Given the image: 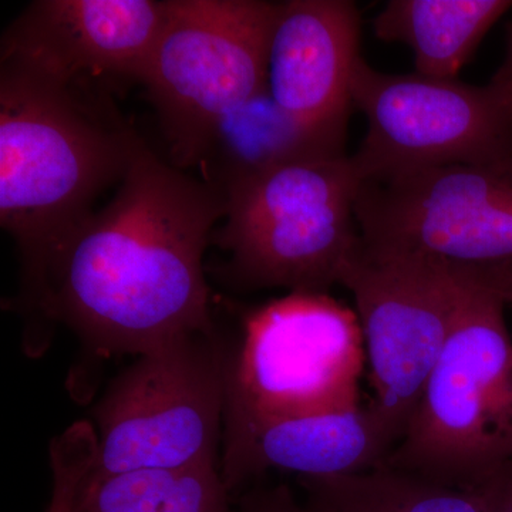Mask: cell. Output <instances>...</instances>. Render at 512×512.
Segmentation results:
<instances>
[{
  "label": "cell",
  "mask_w": 512,
  "mask_h": 512,
  "mask_svg": "<svg viewBox=\"0 0 512 512\" xmlns=\"http://www.w3.org/2000/svg\"><path fill=\"white\" fill-rule=\"evenodd\" d=\"M396 446L369 406L224 429L220 471L229 493L269 470L298 478L348 476L382 466Z\"/></svg>",
  "instance_id": "4fadbf2b"
},
{
  "label": "cell",
  "mask_w": 512,
  "mask_h": 512,
  "mask_svg": "<svg viewBox=\"0 0 512 512\" xmlns=\"http://www.w3.org/2000/svg\"><path fill=\"white\" fill-rule=\"evenodd\" d=\"M234 349L217 326L138 355L94 406V474L218 464Z\"/></svg>",
  "instance_id": "5b68a950"
},
{
  "label": "cell",
  "mask_w": 512,
  "mask_h": 512,
  "mask_svg": "<svg viewBox=\"0 0 512 512\" xmlns=\"http://www.w3.org/2000/svg\"><path fill=\"white\" fill-rule=\"evenodd\" d=\"M453 328L402 439L380 467L473 490L512 460V338L507 302L461 265Z\"/></svg>",
  "instance_id": "3957f363"
},
{
  "label": "cell",
  "mask_w": 512,
  "mask_h": 512,
  "mask_svg": "<svg viewBox=\"0 0 512 512\" xmlns=\"http://www.w3.org/2000/svg\"><path fill=\"white\" fill-rule=\"evenodd\" d=\"M224 429L362 406L366 350L356 311L329 293L291 292L242 316Z\"/></svg>",
  "instance_id": "8992f818"
},
{
  "label": "cell",
  "mask_w": 512,
  "mask_h": 512,
  "mask_svg": "<svg viewBox=\"0 0 512 512\" xmlns=\"http://www.w3.org/2000/svg\"><path fill=\"white\" fill-rule=\"evenodd\" d=\"M463 284L461 265L362 239L340 275L365 339L373 389L367 406L396 444L446 345Z\"/></svg>",
  "instance_id": "ba28073f"
},
{
  "label": "cell",
  "mask_w": 512,
  "mask_h": 512,
  "mask_svg": "<svg viewBox=\"0 0 512 512\" xmlns=\"http://www.w3.org/2000/svg\"><path fill=\"white\" fill-rule=\"evenodd\" d=\"M227 197L143 143L113 200L90 212L22 274L30 356L64 325L97 357L143 355L214 328L204 254Z\"/></svg>",
  "instance_id": "6da1fadb"
},
{
  "label": "cell",
  "mask_w": 512,
  "mask_h": 512,
  "mask_svg": "<svg viewBox=\"0 0 512 512\" xmlns=\"http://www.w3.org/2000/svg\"><path fill=\"white\" fill-rule=\"evenodd\" d=\"M237 512H319L311 504L299 503L288 485L255 488L241 498Z\"/></svg>",
  "instance_id": "d6986e66"
},
{
  "label": "cell",
  "mask_w": 512,
  "mask_h": 512,
  "mask_svg": "<svg viewBox=\"0 0 512 512\" xmlns=\"http://www.w3.org/2000/svg\"><path fill=\"white\" fill-rule=\"evenodd\" d=\"M355 109L367 131L353 154L360 177L480 164L512 154V109L493 83L377 72L360 59L353 76Z\"/></svg>",
  "instance_id": "30bf717a"
},
{
  "label": "cell",
  "mask_w": 512,
  "mask_h": 512,
  "mask_svg": "<svg viewBox=\"0 0 512 512\" xmlns=\"http://www.w3.org/2000/svg\"><path fill=\"white\" fill-rule=\"evenodd\" d=\"M319 512H485L476 490L377 467L348 476L298 478Z\"/></svg>",
  "instance_id": "e0dca14e"
},
{
  "label": "cell",
  "mask_w": 512,
  "mask_h": 512,
  "mask_svg": "<svg viewBox=\"0 0 512 512\" xmlns=\"http://www.w3.org/2000/svg\"><path fill=\"white\" fill-rule=\"evenodd\" d=\"M473 490L480 494L485 512H512V460L494 470Z\"/></svg>",
  "instance_id": "ffe728a7"
},
{
  "label": "cell",
  "mask_w": 512,
  "mask_h": 512,
  "mask_svg": "<svg viewBox=\"0 0 512 512\" xmlns=\"http://www.w3.org/2000/svg\"><path fill=\"white\" fill-rule=\"evenodd\" d=\"M363 244L457 265L512 262V154L363 178Z\"/></svg>",
  "instance_id": "9c48e42d"
},
{
  "label": "cell",
  "mask_w": 512,
  "mask_h": 512,
  "mask_svg": "<svg viewBox=\"0 0 512 512\" xmlns=\"http://www.w3.org/2000/svg\"><path fill=\"white\" fill-rule=\"evenodd\" d=\"M164 8L153 0H36L3 33L0 62L64 83L101 77L140 83Z\"/></svg>",
  "instance_id": "7c38bea8"
},
{
  "label": "cell",
  "mask_w": 512,
  "mask_h": 512,
  "mask_svg": "<svg viewBox=\"0 0 512 512\" xmlns=\"http://www.w3.org/2000/svg\"><path fill=\"white\" fill-rule=\"evenodd\" d=\"M325 157L340 156L313 140L265 89L215 124L195 165L202 181L225 195L235 184L281 165Z\"/></svg>",
  "instance_id": "5bb4252c"
},
{
  "label": "cell",
  "mask_w": 512,
  "mask_h": 512,
  "mask_svg": "<svg viewBox=\"0 0 512 512\" xmlns=\"http://www.w3.org/2000/svg\"><path fill=\"white\" fill-rule=\"evenodd\" d=\"M491 83L500 90L504 99L510 104L512 109V25L508 30V49L507 56H505L504 63L501 64L498 72L495 73Z\"/></svg>",
  "instance_id": "44dd1931"
},
{
  "label": "cell",
  "mask_w": 512,
  "mask_h": 512,
  "mask_svg": "<svg viewBox=\"0 0 512 512\" xmlns=\"http://www.w3.org/2000/svg\"><path fill=\"white\" fill-rule=\"evenodd\" d=\"M360 13L349 0L278 3L266 50V92L320 146L345 156Z\"/></svg>",
  "instance_id": "8fae6325"
},
{
  "label": "cell",
  "mask_w": 512,
  "mask_h": 512,
  "mask_svg": "<svg viewBox=\"0 0 512 512\" xmlns=\"http://www.w3.org/2000/svg\"><path fill=\"white\" fill-rule=\"evenodd\" d=\"M352 156L281 165L225 192L215 244L228 254L225 278L248 291L329 293L360 244Z\"/></svg>",
  "instance_id": "277c9868"
},
{
  "label": "cell",
  "mask_w": 512,
  "mask_h": 512,
  "mask_svg": "<svg viewBox=\"0 0 512 512\" xmlns=\"http://www.w3.org/2000/svg\"><path fill=\"white\" fill-rule=\"evenodd\" d=\"M276 9L261 0H165L140 83L175 167H194L215 124L266 89Z\"/></svg>",
  "instance_id": "52a82bcc"
},
{
  "label": "cell",
  "mask_w": 512,
  "mask_h": 512,
  "mask_svg": "<svg viewBox=\"0 0 512 512\" xmlns=\"http://www.w3.org/2000/svg\"><path fill=\"white\" fill-rule=\"evenodd\" d=\"M90 82L0 62V222L22 272L121 183L143 146L109 93Z\"/></svg>",
  "instance_id": "7a4b0ae2"
},
{
  "label": "cell",
  "mask_w": 512,
  "mask_h": 512,
  "mask_svg": "<svg viewBox=\"0 0 512 512\" xmlns=\"http://www.w3.org/2000/svg\"><path fill=\"white\" fill-rule=\"evenodd\" d=\"M99 440L92 421L79 420L50 441L52 498L46 512H76L77 498L96 467Z\"/></svg>",
  "instance_id": "ac0fdd59"
},
{
  "label": "cell",
  "mask_w": 512,
  "mask_h": 512,
  "mask_svg": "<svg viewBox=\"0 0 512 512\" xmlns=\"http://www.w3.org/2000/svg\"><path fill=\"white\" fill-rule=\"evenodd\" d=\"M229 494L220 464L92 473L77 498L76 512H231Z\"/></svg>",
  "instance_id": "2e32d148"
},
{
  "label": "cell",
  "mask_w": 512,
  "mask_h": 512,
  "mask_svg": "<svg viewBox=\"0 0 512 512\" xmlns=\"http://www.w3.org/2000/svg\"><path fill=\"white\" fill-rule=\"evenodd\" d=\"M511 8L510 0H390L373 30L383 42L409 46L416 73L454 80Z\"/></svg>",
  "instance_id": "9a60e30c"
}]
</instances>
